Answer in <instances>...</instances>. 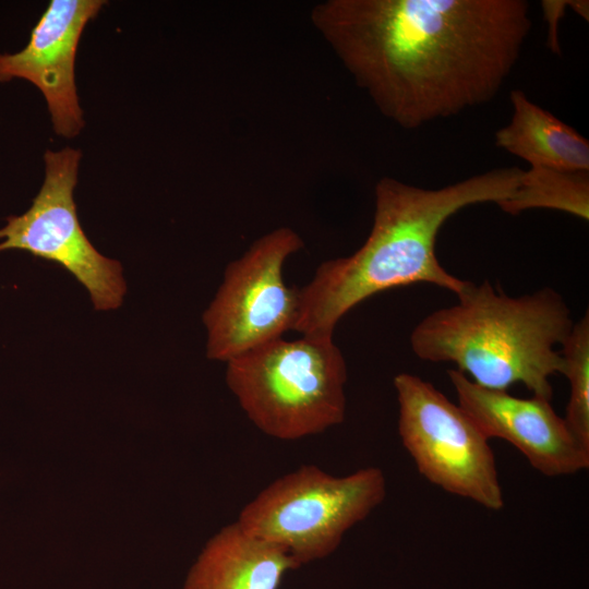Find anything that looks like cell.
Returning <instances> with one entry per match:
<instances>
[{
    "instance_id": "5bb4252c",
    "label": "cell",
    "mask_w": 589,
    "mask_h": 589,
    "mask_svg": "<svg viewBox=\"0 0 589 589\" xmlns=\"http://www.w3.org/2000/svg\"><path fill=\"white\" fill-rule=\"evenodd\" d=\"M563 374L569 382L564 420L578 443L589 450V313L574 323L562 344Z\"/></svg>"
},
{
    "instance_id": "9a60e30c",
    "label": "cell",
    "mask_w": 589,
    "mask_h": 589,
    "mask_svg": "<svg viewBox=\"0 0 589 589\" xmlns=\"http://www.w3.org/2000/svg\"><path fill=\"white\" fill-rule=\"evenodd\" d=\"M541 8L548 24V48L553 53L561 55L558 23L568 8V0H543Z\"/></svg>"
},
{
    "instance_id": "9c48e42d",
    "label": "cell",
    "mask_w": 589,
    "mask_h": 589,
    "mask_svg": "<svg viewBox=\"0 0 589 589\" xmlns=\"http://www.w3.org/2000/svg\"><path fill=\"white\" fill-rule=\"evenodd\" d=\"M447 374L458 405L489 440L508 442L546 477L575 474L589 468V450L574 437L551 400L485 388L456 369Z\"/></svg>"
},
{
    "instance_id": "7c38bea8",
    "label": "cell",
    "mask_w": 589,
    "mask_h": 589,
    "mask_svg": "<svg viewBox=\"0 0 589 589\" xmlns=\"http://www.w3.org/2000/svg\"><path fill=\"white\" fill-rule=\"evenodd\" d=\"M512 117L495 133V145L530 167L589 171V142L574 128L531 101L525 92L509 95Z\"/></svg>"
},
{
    "instance_id": "2e32d148",
    "label": "cell",
    "mask_w": 589,
    "mask_h": 589,
    "mask_svg": "<svg viewBox=\"0 0 589 589\" xmlns=\"http://www.w3.org/2000/svg\"><path fill=\"white\" fill-rule=\"evenodd\" d=\"M568 8L588 22L589 2L587 0H568Z\"/></svg>"
},
{
    "instance_id": "5b68a950",
    "label": "cell",
    "mask_w": 589,
    "mask_h": 589,
    "mask_svg": "<svg viewBox=\"0 0 589 589\" xmlns=\"http://www.w3.org/2000/svg\"><path fill=\"white\" fill-rule=\"evenodd\" d=\"M382 469L336 477L304 465L264 488L240 512L249 532L288 553L299 566L325 558L385 498Z\"/></svg>"
},
{
    "instance_id": "6da1fadb",
    "label": "cell",
    "mask_w": 589,
    "mask_h": 589,
    "mask_svg": "<svg viewBox=\"0 0 589 589\" xmlns=\"http://www.w3.org/2000/svg\"><path fill=\"white\" fill-rule=\"evenodd\" d=\"M311 20L380 112L407 130L491 101L532 26L525 0H327Z\"/></svg>"
},
{
    "instance_id": "8992f818",
    "label": "cell",
    "mask_w": 589,
    "mask_h": 589,
    "mask_svg": "<svg viewBox=\"0 0 589 589\" xmlns=\"http://www.w3.org/2000/svg\"><path fill=\"white\" fill-rule=\"evenodd\" d=\"M393 384L398 434L418 471L450 494L490 510L503 508L490 440L465 410L417 375L399 373Z\"/></svg>"
},
{
    "instance_id": "30bf717a",
    "label": "cell",
    "mask_w": 589,
    "mask_h": 589,
    "mask_svg": "<svg viewBox=\"0 0 589 589\" xmlns=\"http://www.w3.org/2000/svg\"><path fill=\"white\" fill-rule=\"evenodd\" d=\"M103 0H52L19 52L0 55V83L24 79L44 95L55 132L75 136L84 125L75 86V56Z\"/></svg>"
},
{
    "instance_id": "3957f363",
    "label": "cell",
    "mask_w": 589,
    "mask_h": 589,
    "mask_svg": "<svg viewBox=\"0 0 589 589\" xmlns=\"http://www.w3.org/2000/svg\"><path fill=\"white\" fill-rule=\"evenodd\" d=\"M458 302L422 318L410 334L421 360L452 362L470 381L507 390L522 384L532 395L552 399L551 377L563 374L564 359L555 350L574 322L562 296L552 288L509 297L490 281L468 283Z\"/></svg>"
},
{
    "instance_id": "4fadbf2b",
    "label": "cell",
    "mask_w": 589,
    "mask_h": 589,
    "mask_svg": "<svg viewBox=\"0 0 589 589\" xmlns=\"http://www.w3.org/2000/svg\"><path fill=\"white\" fill-rule=\"evenodd\" d=\"M497 205L512 215L545 208L588 220L589 171L530 167L524 170L515 192Z\"/></svg>"
},
{
    "instance_id": "277c9868",
    "label": "cell",
    "mask_w": 589,
    "mask_h": 589,
    "mask_svg": "<svg viewBox=\"0 0 589 589\" xmlns=\"http://www.w3.org/2000/svg\"><path fill=\"white\" fill-rule=\"evenodd\" d=\"M226 363L229 389L271 437L300 440L345 419L347 365L333 336L280 337Z\"/></svg>"
},
{
    "instance_id": "ba28073f",
    "label": "cell",
    "mask_w": 589,
    "mask_h": 589,
    "mask_svg": "<svg viewBox=\"0 0 589 589\" xmlns=\"http://www.w3.org/2000/svg\"><path fill=\"white\" fill-rule=\"evenodd\" d=\"M80 159L71 147L46 152L44 183L25 213L7 217L0 252L21 250L57 263L86 288L96 310H111L127 287L120 263L101 255L80 225L73 197Z\"/></svg>"
},
{
    "instance_id": "7a4b0ae2",
    "label": "cell",
    "mask_w": 589,
    "mask_h": 589,
    "mask_svg": "<svg viewBox=\"0 0 589 589\" xmlns=\"http://www.w3.org/2000/svg\"><path fill=\"white\" fill-rule=\"evenodd\" d=\"M522 172L515 166L495 168L438 189L380 179L366 240L353 254L323 262L313 279L298 288L294 330L303 336H333L336 324L353 306L392 288L425 283L459 294L469 281L438 262L440 229L465 207L508 199Z\"/></svg>"
},
{
    "instance_id": "8fae6325",
    "label": "cell",
    "mask_w": 589,
    "mask_h": 589,
    "mask_svg": "<svg viewBox=\"0 0 589 589\" xmlns=\"http://www.w3.org/2000/svg\"><path fill=\"white\" fill-rule=\"evenodd\" d=\"M298 567L283 549L235 521L208 540L182 589H279L284 576Z\"/></svg>"
},
{
    "instance_id": "52a82bcc",
    "label": "cell",
    "mask_w": 589,
    "mask_h": 589,
    "mask_svg": "<svg viewBox=\"0 0 589 589\" xmlns=\"http://www.w3.org/2000/svg\"><path fill=\"white\" fill-rule=\"evenodd\" d=\"M303 245L294 230L280 227L255 240L227 265L224 280L203 314L207 358L228 362L294 330L299 293L297 287L286 286L283 267Z\"/></svg>"
}]
</instances>
